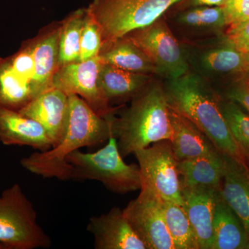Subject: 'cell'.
<instances>
[{"label": "cell", "instance_id": "2e32d148", "mask_svg": "<svg viewBox=\"0 0 249 249\" xmlns=\"http://www.w3.org/2000/svg\"><path fill=\"white\" fill-rule=\"evenodd\" d=\"M170 142L178 161L219 152L212 141L193 121L169 107Z\"/></svg>", "mask_w": 249, "mask_h": 249}, {"label": "cell", "instance_id": "6da1fadb", "mask_svg": "<svg viewBox=\"0 0 249 249\" xmlns=\"http://www.w3.org/2000/svg\"><path fill=\"white\" fill-rule=\"evenodd\" d=\"M163 86L170 108L196 124L219 152L247 165L223 114L222 96L209 80L189 71L178 78L167 79Z\"/></svg>", "mask_w": 249, "mask_h": 249}, {"label": "cell", "instance_id": "4fadbf2b", "mask_svg": "<svg viewBox=\"0 0 249 249\" xmlns=\"http://www.w3.org/2000/svg\"><path fill=\"white\" fill-rule=\"evenodd\" d=\"M69 110L68 95L61 90L52 88L34 98L18 111L37 121L44 127L52 140L53 147L60 142L65 134Z\"/></svg>", "mask_w": 249, "mask_h": 249}, {"label": "cell", "instance_id": "7402d4cb", "mask_svg": "<svg viewBox=\"0 0 249 249\" xmlns=\"http://www.w3.org/2000/svg\"><path fill=\"white\" fill-rule=\"evenodd\" d=\"M86 14L87 8H80L61 21L58 67L79 61L80 38Z\"/></svg>", "mask_w": 249, "mask_h": 249}, {"label": "cell", "instance_id": "ac0fdd59", "mask_svg": "<svg viewBox=\"0 0 249 249\" xmlns=\"http://www.w3.org/2000/svg\"><path fill=\"white\" fill-rule=\"evenodd\" d=\"M224 157L225 169L220 194L243 222L249 235V167L229 156Z\"/></svg>", "mask_w": 249, "mask_h": 249}, {"label": "cell", "instance_id": "e0dca14e", "mask_svg": "<svg viewBox=\"0 0 249 249\" xmlns=\"http://www.w3.org/2000/svg\"><path fill=\"white\" fill-rule=\"evenodd\" d=\"M152 80V75L125 71L103 62L98 73V85L112 107L131 101Z\"/></svg>", "mask_w": 249, "mask_h": 249}, {"label": "cell", "instance_id": "44dd1931", "mask_svg": "<svg viewBox=\"0 0 249 249\" xmlns=\"http://www.w3.org/2000/svg\"><path fill=\"white\" fill-rule=\"evenodd\" d=\"M98 57L103 63L125 71L157 75L146 54L126 36L103 44Z\"/></svg>", "mask_w": 249, "mask_h": 249}, {"label": "cell", "instance_id": "f1b7e54d", "mask_svg": "<svg viewBox=\"0 0 249 249\" xmlns=\"http://www.w3.org/2000/svg\"><path fill=\"white\" fill-rule=\"evenodd\" d=\"M222 7L227 29L237 27L249 19V0H227Z\"/></svg>", "mask_w": 249, "mask_h": 249}, {"label": "cell", "instance_id": "7c38bea8", "mask_svg": "<svg viewBox=\"0 0 249 249\" xmlns=\"http://www.w3.org/2000/svg\"><path fill=\"white\" fill-rule=\"evenodd\" d=\"M87 229L96 249H147L119 208L90 218Z\"/></svg>", "mask_w": 249, "mask_h": 249}, {"label": "cell", "instance_id": "3957f363", "mask_svg": "<svg viewBox=\"0 0 249 249\" xmlns=\"http://www.w3.org/2000/svg\"><path fill=\"white\" fill-rule=\"evenodd\" d=\"M110 124L111 135L124 158L156 142L170 141L169 106L163 83L152 80Z\"/></svg>", "mask_w": 249, "mask_h": 249}, {"label": "cell", "instance_id": "cb8c5ba5", "mask_svg": "<svg viewBox=\"0 0 249 249\" xmlns=\"http://www.w3.org/2000/svg\"><path fill=\"white\" fill-rule=\"evenodd\" d=\"M176 14L175 20L186 29L219 31L227 29L222 6H197L181 10L170 9Z\"/></svg>", "mask_w": 249, "mask_h": 249}, {"label": "cell", "instance_id": "1f68e13d", "mask_svg": "<svg viewBox=\"0 0 249 249\" xmlns=\"http://www.w3.org/2000/svg\"><path fill=\"white\" fill-rule=\"evenodd\" d=\"M245 73L249 74V52L245 53Z\"/></svg>", "mask_w": 249, "mask_h": 249}, {"label": "cell", "instance_id": "7a4b0ae2", "mask_svg": "<svg viewBox=\"0 0 249 249\" xmlns=\"http://www.w3.org/2000/svg\"><path fill=\"white\" fill-rule=\"evenodd\" d=\"M69 101L68 121L60 142L47 151L35 152L21 160L23 168L31 173L45 178L70 180L67 157L82 147L107 142L111 137L110 121L98 115L77 95H69Z\"/></svg>", "mask_w": 249, "mask_h": 249}, {"label": "cell", "instance_id": "d6a6232c", "mask_svg": "<svg viewBox=\"0 0 249 249\" xmlns=\"http://www.w3.org/2000/svg\"><path fill=\"white\" fill-rule=\"evenodd\" d=\"M247 249H249V242L248 243V245H247Z\"/></svg>", "mask_w": 249, "mask_h": 249}, {"label": "cell", "instance_id": "ffe728a7", "mask_svg": "<svg viewBox=\"0 0 249 249\" xmlns=\"http://www.w3.org/2000/svg\"><path fill=\"white\" fill-rule=\"evenodd\" d=\"M181 187L220 188L224 178V155L218 152L178 161Z\"/></svg>", "mask_w": 249, "mask_h": 249}, {"label": "cell", "instance_id": "d4e9b609", "mask_svg": "<svg viewBox=\"0 0 249 249\" xmlns=\"http://www.w3.org/2000/svg\"><path fill=\"white\" fill-rule=\"evenodd\" d=\"M34 96L11 70L6 58H0V107L19 111Z\"/></svg>", "mask_w": 249, "mask_h": 249}, {"label": "cell", "instance_id": "484cf974", "mask_svg": "<svg viewBox=\"0 0 249 249\" xmlns=\"http://www.w3.org/2000/svg\"><path fill=\"white\" fill-rule=\"evenodd\" d=\"M222 109L232 138L249 167V114L237 103L227 98H222Z\"/></svg>", "mask_w": 249, "mask_h": 249}, {"label": "cell", "instance_id": "4dcf8cb0", "mask_svg": "<svg viewBox=\"0 0 249 249\" xmlns=\"http://www.w3.org/2000/svg\"><path fill=\"white\" fill-rule=\"evenodd\" d=\"M227 0H182L171 9L181 10L197 6H223Z\"/></svg>", "mask_w": 249, "mask_h": 249}, {"label": "cell", "instance_id": "5b68a950", "mask_svg": "<svg viewBox=\"0 0 249 249\" xmlns=\"http://www.w3.org/2000/svg\"><path fill=\"white\" fill-rule=\"evenodd\" d=\"M182 0H93L88 9L102 33L103 45L163 17Z\"/></svg>", "mask_w": 249, "mask_h": 249}, {"label": "cell", "instance_id": "30bf717a", "mask_svg": "<svg viewBox=\"0 0 249 249\" xmlns=\"http://www.w3.org/2000/svg\"><path fill=\"white\" fill-rule=\"evenodd\" d=\"M123 211L147 249H175L165 224L163 201L155 193L141 189L138 197Z\"/></svg>", "mask_w": 249, "mask_h": 249}, {"label": "cell", "instance_id": "5bb4252c", "mask_svg": "<svg viewBox=\"0 0 249 249\" xmlns=\"http://www.w3.org/2000/svg\"><path fill=\"white\" fill-rule=\"evenodd\" d=\"M220 188L181 187L183 209L196 232L199 249H212L214 205Z\"/></svg>", "mask_w": 249, "mask_h": 249}, {"label": "cell", "instance_id": "8992f818", "mask_svg": "<svg viewBox=\"0 0 249 249\" xmlns=\"http://www.w3.org/2000/svg\"><path fill=\"white\" fill-rule=\"evenodd\" d=\"M50 237L37 222L34 204L18 183L0 196V249H47Z\"/></svg>", "mask_w": 249, "mask_h": 249}, {"label": "cell", "instance_id": "8fae6325", "mask_svg": "<svg viewBox=\"0 0 249 249\" xmlns=\"http://www.w3.org/2000/svg\"><path fill=\"white\" fill-rule=\"evenodd\" d=\"M185 51L193 72L209 82L215 77L245 73V53L236 49L226 37L222 44Z\"/></svg>", "mask_w": 249, "mask_h": 249}, {"label": "cell", "instance_id": "277c9868", "mask_svg": "<svg viewBox=\"0 0 249 249\" xmlns=\"http://www.w3.org/2000/svg\"><path fill=\"white\" fill-rule=\"evenodd\" d=\"M70 165V179L93 180L118 194H126L141 189L139 165L127 164L118 147L116 139L111 135L106 146L92 153L80 150L67 158Z\"/></svg>", "mask_w": 249, "mask_h": 249}, {"label": "cell", "instance_id": "9c48e42d", "mask_svg": "<svg viewBox=\"0 0 249 249\" xmlns=\"http://www.w3.org/2000/svg\"><path fill=\"white\" fill-rule=\"evenodd\" d=\"M102 62L99 57L58 67L54 74L53 87L66 94H75L84 100L98 115L108 121L115 116L119 107H112L98 85Z\"/></svg>", "mask_w": 249, "mask_h": 249}, {"label": "cell", "instance_id": "f546056e", "mask_svg": "<svg viewBox=\"0 0 249 249\" xmlns=\"http://www.w3.org/2000/svg\"><path fill=\"white\" fill-rule=\"evenodd\" d=\"M226 38L239 52H249V19L226 30Z\"/></svg>", "mask_w": 249, "mask_h": 249}, {"label": "cell", "instance_id": "9a60e30c", "mask_svg": "<svg viewBox=\"0 0 249 249\" xmlns=\"http://www.w3.org/2000/svg\"><path fill=\"white\" fill-rule=\"evenodd\" d=\"M0 142L5 145L31 147L39 152L52 147V140L39 123L3 107H0Z\"/></svg>", "mask_w": 249, "mask_h": 249}, {"label": "cell", "instance_id": "52a82bcc", "mask_svg": "<svg viewBox=\"0 0 249 249\" xmlns=\"http://www.w3.org/2000/svg\"><path fill=\"white\" fill-rule=\"evenodd\" d=\"M134 155L140 170L141 189L152 192L162 201L183 206L178 161L170 141L156 142Z\"/></svg>", "mask_w": 249, "mask_h": 249}, {"label": "cell", "instance_id": "603a6c76", "mask_svg": "<svg viewBox=\"0 0 249 249\" xmlns=\"http://www.w3.org/2000/svg\"><path fill=\"white\" fill-rule=\"evenodd\" d=\"M165 224L175 249H199L194 229L182 206L163 201Z\"/></svg>", "mask_w": 249, "mask_h": 249}, {"label": "cell", "instance_id": "d6986e66", "mask_svg": "<svg viewBox=\"0 0 249 249\" xmlns=\"http://www.w3.org/2000/svg\"><path fill=\"white\" fill-rule=\"evenodd\" d=\"M212 249H247L249 235L243 222L223 199L219 191L213 220Z\"/></svg>", "mask_w": 249, "mask_h": 249}, {"label": "cell", "instance_id": "4316f807", "mask_svg": "<svg viewBox=\"0 0 249 249\" xmlns=\"http://www.w3.org/2000/svg\"><path fill=\"white\" fill-rule=\"evenodd\" d=\"M102 33L96 19L87 7L80 43L79 61L97 58L103 46Z\"/></svg>", "mask_w": 249, "mask_h": 249}, {"label": "cell", "instance_id": "83f0119b", "mask_svg": "<svg viewBox=\"0 0 249 249\" xmlns=\"http://www.w3.org/2000/svg\"><path fill=\"white\" fill-rule=\"evenodd\" d=\"M225 98L234 101L249 114V74L243 73L234 78L225 91Z\"/></svg>", "mask_w": 249, "mask_h": 249}, {"label": "cell", "instance_id": "ba28073f", "mask_svg": "<svg viewBox=\"0 0 249 249\" xmlns=\"http://www.w3.org/2000/svg\"><path fill=\"white\" fill-rule=\"evenodd\" d=\"M126 36L146 54L155 67L157 75L166 80L174 79L190 71L184 47L163 17Z\"/></svg>", "mask_w": 249, "mask_h": 249}]
</instances>
